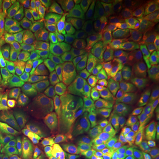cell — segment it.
Masks as SVG:
<instances>
[{
  "mask_svg": "<svg viewBox=\"0 0 159 159\" xmlns=\"http://www.w3.org/2000/svg\"><path fill=\"white\" fill-rule=\"evenodd\" d=\"M67 121L70 129L82 134L98 133L106 121L102 103L87 89L74 90L69 104Z\"/></svg>",
  "mask_w": 159,
  "mask_h": 159,
  "instance_id": "2",
  "label": "cell"
},
{
  "mask_svg": "<svg viewBox=\"0 0 159 159\" xmlns=\"http://www.w3.org/2000/svg\"><path fill=\"white\" fill-rule=\"evenodd\" d=\"M49 3L50 2L47 0H34V1H32V7H33L34 13L37 14L41 11H43L46 6L49 5Z\"/></svg>",
  "mask_w": 159,
  "mask_h": 159,
  "instance_id": "33",
  "label": "cell"
},
{
  "mask_svg": "<svg viewBox=\"0 0 159 159\" xmlns=\"http://www.w3.org/2000/svg\"><path fill=\"white\" fill-rule=\"evenodd\" d=\"M146 117L150 125L159 130V98L148 97L146 102Z\"/></svg>",
  "mask_w": 159,
  "mask_h": 159,
  "instance_id": "29",
  "label": "cell"
},
{
  "mask_svg": "<svg viewBox=\"0 0 159 159\" xmlns=\"http://www.w3.org/2000/svg\"><path fill=\"white\" fill-rule=\"evenodd\" d=\"M0 64H1V53H0Z\"/></svg>",
  "mask_w": 159,
  "mask_h": 159,
  "instance_id": "39",
  "label": "cell"
},
{
  "mask_svg": "<svg viewBox=\"0 0 159 159\" xmlns=\"http://www.w3.org/2000/svg\"><path fill=\"white\" fill-rule=\"evenodd\" d=\"M33 136L25 131L16 132L4 141L2 150L6 159H29Z\"/></svg>",
  "mask_w": 159,
  "mask_h": 159,
  "instance_id": "20",
  "label": "cell"
},
{
  "mask_svg": "<svg viewBox=\"0 0 159 159\" xmlns=\"http://www.w3.org/2000/svg\"><path fill=\"white\" fill-rule=\"evenodd\" d=\"M92 159H111L110 157H109L107 154L105 152H102V153L97 154L96 156H94Z\"/></svg>",
  "mask_w": 159,
  "mask_h": 159,
  "instance_id": "36",
  "label": "cell"
},
{
  "mask_svg": "<svg viewBox=\"0 0 159 159\" xmlns=\"http://www.w3.org/2000/svg\"><path fill=\"white\" fill-rule=\"evenodd\" d=\"M61 155H56L48 151L39 142V141L33 136L30 148L29 159H59Z\"/></svg>",
  "mask_w": 159,
  "mask_h": 159,
  "instance_id": "30",
  "label": "cell"
},
{
  "mask_svg": "<svg viewBox=\"0 0 159 159\" xmlns=\"http://www.w3.org/2000/svg\"><path fill=\"white\" fill-rule=\"evenodd\" d=\"M105 12L110 34L114 38L116 24L121 18L126 15V12L119 1L116 0L105 1Z\"/></svg>",
  "mask_w": 159,
  "mask_h": 159,
  "instance_id": "25",
  "label": "cell"
},
{
  "mask_svg": "<svg viewBox=\"0 0 159 159\" xmlns=\"http://www.w3.org/2000/svg\"><path fill=\"white\" fill-rule=\"evenodd\" d=\"M9 2L0 0V35L7 34L6 31V11Z\"/></svg>",
  "mask_w": 159,
  "mask_h": 159,
  "instance_id": "32",
  "label": "cell"
},
{
  "mask_svg": "<svg viewBox=\"0 0 159 159\" xmlns=\"http://www.w3.org/2000/svg\"><path fill=\"white\" fill-rule=\"evenodd\" d=\"M58 71V66L36 56L18 52L13 64V90L21 96L34 80Z\"/></svg>",
  "mask_w": 159,
  "mask_h": 159,
  "instance_id": "6",
  "label": "cell"
},
{
  "mask_svg": "<svg viewBox=\"0 0 159 159\" xmlns=\"http://www.w3.org/2000/svg\"><path fill=\"white\" fill-rule=\"evenodd\" d=\"M72 36L73 46L75 49V51L88 61L92 63L97 70L101 68L103 64L102 57L97 51L95 43L84 32L82 27L74 25Z\"/></svg>",
  "mask_w": 159,
  "mask_h": 159,
  "instance_id": "18",
  "label": "cell"
},
{
  "mask_svg": "<svg viewBox=\"0 0 159 159\" xmlns=\"http://www.w3.org/2000/svg\"><path fill=\"white\" fill-rule=\"evenodd\" d=\"M59 76V71L40 77L24 90L21 97L34 102H40L58 97L69 90Z\"/></svg>",
  "mask_w": 159,
  "mask_h": 159,
  "instance_id": "10",
  "label": "cell"
},
{
  "mask_svg": "<svg viewBox=\"0 0 159 159\" xmlns=\"http://www.w3.org/2000/svg\"><path fill=\"white\" fill-rule=\"evenodd\" d=\"M141 38H157L159 39V4L157 5L156 11L152 18L142 29Z\"/></svg>",
  "mask_w": 159,
  "mask_h": 159,
  "instance_id": "27",
  "label": "cell"
},
{
  "mask_svg": "<svg viewBox=\"0 0 159 159\" xmlns=\"http://www.w3.org/2000/svg\"><path fill=\"white\" fill-rule=\"evenodd\" d=\"M148 151L151 159H159V130L150 125Z\"/></svg>",
  "mask_w": 159,
  "mask_h": 159,
  "instance_id": "31",
  "label": "cell"
},
{
  "mask_svg": "<svg viewBox=\"0 0 159 159\" xmlns=\"http://www.w3.org/2000/svg\"><path fill=\"white\" fill-rule=\"evenodd\" d=\"M18 127L13 119L12 111L9 106L0 115V140L5 141L11 134L16 133Z\"/></svg>",
  "mask_w": 159,
  "mask_h": 159,
  "instance_id": "26",
  "label": "cell"
},
{
  "mask_svg": "<svg viewBox=\"0 0 159 159\" xmlns=\"http://www.w3.org/2000/svg\"><path fill=\"white\" fill-rule=\"evenodd\" d=\"M139 30V26L127 15L121 18L116 24L114 40L122 58L132 56Z\"/></svg>",
  "mask_w": 159,
  "mask_h": 159,
  "instance_id": "16",
  "label": "cell"
},
{
  "mask_svg": "<svg viewBox=\"0 0 159 159\" xmlns=\"http://www.w3.org/2000/svg\"><path fill=\"white\" fill-rule=\"evenodd\" d=\"M58 71L59 74L71 85L84 87L89 84L97 74V69L76 51H73L60 63Z\"/></svg>",
  "mask_w": 159,
  "mask_h": 159,
  "instance_id": "8",
  "label": "cell"
},
{
  "mask_svg": "<svg viewBox=\"0 0 159 159\" xmlns=\"http://www.w3.org/2000/svg\"><path fill=\"white\" fill-rule=\"evenodd\" d=\"M18 48L10 43L1 53L0 64V115L11 104L14 95L13 90V54Z\"/></svg>",
  "mask_w": 159,
  "mask_h": 159,
  "instance_id": "14",
  "label": "cell"
},
{
  "mask_svg": "<svg viewBox=\"0 0 159 159\" xmlns=\"http://www.w3.org/2000/svg\"><path fill=\"white\" fill-rule=\"evenodd\" d=\"M32 136L35 137L48 151L56 155H62L66 143L58 131L50 124L42 123L30 128L29 132Z\"/></svg>",
  "mask_w": 159,
  "mask_h": 159,
  "instance_id": "19",
  "label": "cell"
},
{
  "mask_svg": "<svg viewBox=\"0 0 159 159\" xmlns=\"http://www.w3.org/2000/svg\"><path fill=\"white\" fill-rule=\"evenodd\" d=\"M11 43V41L8 38V35H0V53H2L4 50L6 48V46L8 45Z\"/></svg>",
  "mask_w": 159,
  "mask_h": 159,
  "instance_id": "35",
  "label": "cell"
},
{
  "mask_svg": "<svg viewBox=\"0 0 159 159\" xmlns=\"http://www.w3.org/2000/svg\"><path fill=\"white\" fill-rule=\"evenodd\" d=\"M132 68L143 74L159 72V39L141 38L132 52Z\"/></svg>",
  "mask_w": 159,
  "mask_h": 159,
  "instance_id": "12",
  "label": "cell"
},
{
  "mask_svg": "<svg viewBox=\"0 0 159 159\" xmlns=\"http://www.w3.org/2000/svg\"><path fill=\"white\" fill-rule=\"evenodd\" d=\"M66 147L70 152L85 157L96 156L105 151L106 147L99 133L88 134L67 128L60 132Z\"/></svg>",
  "mask_w": 159,
  "mask_h": 159,
  "instance_id": "13",
  "label": "cell"
},
{
  "mask_svg": "<svg viewBox=\"0 0 159 159\" xmlns=\"http://www.w3.org/2000/svg\"><path fill=\"white\" fill-rule=\"evenodd\" d=\"M11 111L18 129L29 132L35 125L46 123L45 114L38 102H32L14 94L11 104Z\"/></svg>",
  "mask_w": 159,
  "mask_h": 159,
  "instance_id": "11",
  "label": "cell"
},
{
  "mask_svg": "<svg viewBox=\"0 0 159 159\" xmlns=\"http://www.w3.org/2000/svg\"><path fill=\"white\" fill-rule=\"evenodd\" d=\"M110 34L105 12V1L95 0L92 2L90 8V27Z\"/></svg>",
  "mask_w": 159,
  "mask_h": 159,
  "instance_id": "24",
  "label": "cell"
},
{
  "mask_svg": "<svg viewBox=\"0 0 159 159\" xmlns=\"http://www.w3.org/2000/svg\"><path fill=\"white\" fill-rule=\"evenodd\" d=\"M146 97L135 83L119 89L102 100L108 121L144 126L147 124Z\"/></svg>",
  "mask_w": 159,
  "mask_h": 159,
  "instance_id": "1",
  "label": "cell"
},
{
  "mask_svg": "<svg viewBox=\"0 0 159 159\" xmlns=\"http://www.w3.org/2000/svg\"><path fill=\"white\" fill-rule=\"evenodd\" d=\"M0 159H6V158H5V155H4V152H3V150H2V152H1Z\"/></svg>",
  "mask_w": 159,
  "mask_h": 159,
  "instance_id": "37",
  "label": "cell"
},
{
  "mask_svg": "<svg viewBox=\"0 0 159 159\" xmlns=\"http://www.w3.org/2000/svg\"><path fill=\"white\" fill-rule=\"evenodd\" d=\"M59 159H89L88 157L85 156H82V155H80V154L74 153V152H66V153L62 154L60 156V158Z\"/></svg>",
  "mask_w": 159,
  "mask_h": 159,
  "instance_id": "34",
  "label": "cell"
},
{
  "mask_svg": "<svg viewBox=\"0 0 159 159\" xmlns=\"http://www.w3.org/2000/svg\"><path fill=\"white\" fill-rule=\"evenodd\" d=\"M59 10L76 26L90 27V2L87 0H62L54 2Z\"/></svg>",
  "mask_w": 159,
  "mask_h": 159,
  "instance_id": "17",
  "label": "cell"
},
{
  "mask_svg": "<svg viewBox=\"0 0 159 159\" xmlns=\"http://www.w3.org/2000/svg\"><path fill=\"white\" fill-rule=\"evenodd\" d=\"M74 90H68L58 97L38 102L45 114L46 123L60 132L68 128L67 113Z\"/></svg>",
  "mask_w": 159,
  "mask_h": 159,
  "instance_id": "15",
  "label": "cell"
},
{
  "mask_svg": "<svg viewBox=\"0 0 159 159\" xmlns=\"http://www.w3.org/2000/svg\"><path fill=\"white\" fill-rule=\"evenodd\" d=\"M130 57L102 64L89 84V90L96 97L105 98L119 89L131 83L133 77Z\"/></svg>",
  "mask_w": 159,
  "mask_h": 159,
  "instance_id": "5",
  "label": "cell"
},
{
  "mask_svg": "<svg viewBox=\"0 0 159 159\" xmlns=\"http://www.w3.org/2000/svg\"><path fill=\"white\" fill-rule=\"evenodd\" d=\"M119 3L131 19L138 26H142V29L152 18L157 5L149 0H121Z\"/></svg>",
  "mask_w": 159,
  "mask_h": 159,
  "instance_id": "22",
  "label": "cell"
},
{
  "mask_svg": "<svg viewBox=\"0 0 159 159\" xmlns=\"http://www.w3.org/2000/svg\"><path fill=\"white\" fill-rule=\"evenodd\" d=\"M105 153L111 159H149L148 149L134 150V151H119L112 149H105Z\"/></svg>",
  "mask_w": 159,
  "mask_h": 159,
  "instance_id": "28",
  "label": "cell"
},
{
  "mask_svg": "<svg viewBox=\"0 0 159 159\" xmlns=\"http://www.w3.org/2000/svg\"><path fill=\"white\" fill-rule=\"evenodd\" d=\"M60 22V12L55 3L49 4L24 28L19 52L36 56Z\"/></svg>",
  "mask_w": 159,
  "mask_h": 159,
  "instance_id": "3",
  "label": "cell"
},
{
  "mask_svg": "<svg viewBox=\"0 0 159 159\" xmlns=\"http://www.w3.org/2000/svg\"><path fill=\"white\" fill-rule=\"evenodd\" d=\"M133 77L137 85L153 97L159 98V72L154 74H143L132 68Z\"/></svg>",
  "mask_w": 159,
  "mask_h": 159,
  "instance_id": "23",
  "label": "cell"
},
{
  "mask_svg": "<svg viewBox=\"0 0 159 159\" xmlns=\"http://www.w3.org/2000/svg\"><path fill=\"white\" fill-rule=\"evenodd\" d=\"M1 140H0V156H1V152H2V145H1Z\"/></svg>",
  "mask_w": 159,
  "mask_h": 159,
  "instance_id": "38",
  "label": "cell"
},
{
  "mask_svg": "<svg viewBox=\"0 0 159 159\" xmlns=\"http://www.w3.org/2000/svg\"><path fill=\"white\" fill-rule=\"evenodd\" d=\"M30 0H13L9 2L6 11V31L8 38L19 49L20 34L24 28L34 17Z\"/></svg>",
  "mask_w": 159,
  "mask_h": 159,
  "instance_id": "9",
  "label": "cell"
},
{
  "mask_svg": "<svg viewBox=\"0 0 159 159\" xmlns=\"http://www.w3.org/2000/svg\"><path fill=\"white\" fill-rule=\"evenodd\" d=\"M72 47L73 36L70 20L62 15L59 25L39 51V56L42 59L56 65L67 57Z\"/></svg>",
  "mask_w": 159,
  "mask_h": 159,
  "instance_id": "7",
  "label": "cell"
},
{
  "mask_svg": "<svg viewBox=\"0 0 159 159\" xmlns=\"http://www.w3.org/2000/svg\"><path fill=\"white\" fill-rule=\"evenodd\" d=\"M82 29L95 43L102 60L114 62L122 58L117 43L111 34L89 27H82Z\"/></svg>",
  "mask_w": 159,
  "mask_h": 159,
  "instance_id": "21",
  "label": "cell"
},
{
  "mask_svg": "<svg viewBox=\"0 0 159 159\" xmlns=\"http://www.w3.org/2000/svg\"><path fill=\"white\" fill-rule=\"evenodd\" d=\"M98 133L106 149L134 151L148 148L149 132L145 126L106 120Z\"/></svg>",
  "mask_w": 159,
  "mask_h": 159,
  "instance_id": "4",
  "label": "cell"
}]
</instances>
